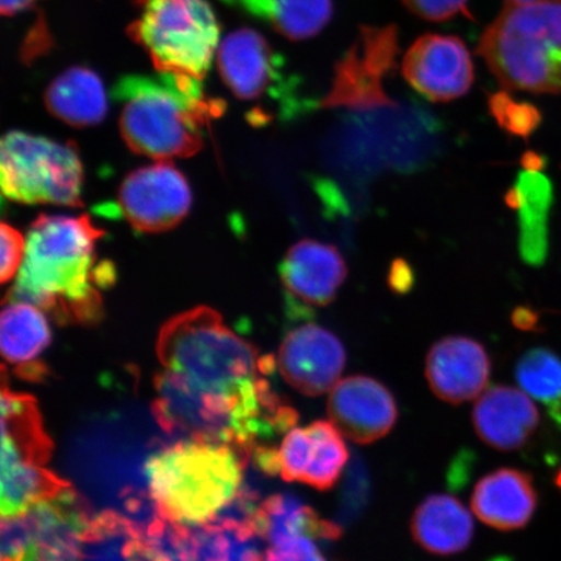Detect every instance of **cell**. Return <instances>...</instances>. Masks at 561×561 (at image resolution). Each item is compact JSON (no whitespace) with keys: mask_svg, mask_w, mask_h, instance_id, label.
<instances>
[{"mask_svg":"<svg viewBox=\"0 0 561 561\" xmlns=\"http://www.w3.org/2000/svg\"><path fill=\"white\" fill-rule=\"evenodd\" d=\"M157 353L164 367L159 390L170 417L201 430L237 424L256 432L262 426L255 382L261 357L219 312L201 306L175 314L161 328Z\"/></svg>","mask_w":561,"mask_h":561,"instance_id":"6da1fadb","label":"cell"},{"mask_svg":"<svg viewBox=\"0 0 561 561\" xmlns=\"http://www.w3.org/2000/svg\"><path fill=\"white\" fill-rule=\"evenodd\" d=\"M104 231L88 216L41 215L26 237L23 265L9 297L50 312L59 322L102 318L100 289L114 283L110 263H96Z\"/></svg>","mask_w":561,"mask_h":561,"instance_id":"7a4b0ae2","label":"cell"},{"mask_svg":"<svg viewBox=\"0 0 561 561\" xmlns=\"http://www.w3.org/2000/svg\"><path fill=\"white\" fill-rule=\"evenodd\" d=\"M122 136L133 152L159 161L195 156L210 121L224 104L209 100L195 77L178 73L130 75L118 80Z\"/></svg>","mask_w":561,"mask_h":561,"instance_id":"3957f363","label":"cell"},{"mask_svg":"<svg viewBox=\"0 0 561 561\" xmlns=\"http://www.w3.org/2000/svg\"><path fill=\"white\" fill-rule=\"evenodd\" d=\"M477 53L507 90L561 93V0L504 7Z\"/></svg>","mask_w":561,"mask_h":561,"instance_id":"277c9868","label":"cell"},{"mask_svg":"<svg viewBox=\"0 0 561 561\" xmlns=\"http://www.w3.org/2000/svg\"><path fill=\"white\" fill-rule=\"evenodd\" d=\"M146 476L153 500L171 520L201 524L240 488L241 465L229 447L186 442L151 456Z\"/></svg>","mask_w":561,"mask_h":561,"instance_id":"5b68a950","label":"cell"},{"mask_svg":"<svg viewBox=\"0 0 561 561\" xmlns=\"http://www.w3.org/2000/svg\"><path fill=\"white\" fill-rule=\"evenodd\" d=\"M129 37L158 72L205 79L219 47L220 26L207 0H136Z\"/></svg>","mask_w":561,"mask_h":561,"instance_id":"8992f818","label":"cell"},{"mask_svg":"<svg viewBox=\"0 0 561 561\" xmlns=\"http://www.w3.org/2000/svg\"><path fill=\"white\" fill-rule=\"evenodd\" d=\"M0 182L7 198L24 205L82 206V163L70 142L7 133L0 147Z\"/></svg>","mask_w":561,"mask_h":561,"instance_id":"52a82bcc","label":"cell"},{"mask_svg":"<svg viewBox=\"0 0 561 561\" xmlns=\"http://www.w3.org/2000/svg\"><path fill=\"white\" fill-rule=\"evenodd\" d=\"M398 53L397 26H362L354 44L336 62L332 89L321 107L354 111L394 107L382 81L394 70Z\"/></svg>","mask_w":561,"mask_h":561,"instance_id":"ba28073f","label":"cell"},{"mask_svg":"<svg viewBox=\"0 0 561 561\" xmlns=\"http://www.w3.org/2000/svg\"><path fill=\"white\" fill-rule=\"evenodd\" d=\"M192 201L185 175L168 161H158L139 168L124 180L117 209L133 228L144 233H161L185 219Z\"/></svg>","mask_w":561,"mask_h":561,"instance_id":"9c48e42d","label":"cell"},{"mask_svg":"<svg viewBox=\"0 0 561 561\" xmlns=\"http://www.w3.org/2000/svg\"><path fill=\"white\" fill-rule=\"evenodd\" d=\"M407 82L432 102L445 103L466 95L474 81L471 54L453 35L425 34L405 53Z\"/></svg>","mask_w":561,"mask_h":561,"instance_id":"30bf717a","label":"cell"},{"mask_svg":"<svg viewBox=\"0 0 561 561\" xmlns=\"http://www.w3.org/2000/svg\"><path fill=\"white\" fill-rule=\"evenodd\" d=\"M346 366V350L328 329L305 324L285 335L278 353L280 375L291 388L308 397L334 389Z\"/></svg>","mask_w":561,"mask_h":561,"instance_id":"8fae6325","label":"cell"},{"mask_svg":"<svg viewBox=\"0 0 561 561\" xmlns=\"http://www.w3.org/2000/svg\"><path fill=\"white\" fill-rule=\"evenodd\" d=\"M328 415L343 436L368 445L388 434L398 419L394 397L386 386L367 376L343 378L328 401Z\"/></svg>","mask_w":561,"mask_h":561,"instance_id":"7c38bea8","label":"cell"},{"mask_svg":"<svg viewBox=\"0 0 561 561\" xmlns=\"http://www.w3.org/2000/svg\"><path fill=\"white\" fill-rule=\"evenodd\" d=\"M217 66L224 82L241 101L256 102L280 93L283 58L255 31L227 35L217 51Z\"/></svg>","mask_w":561,"mask_h":561,"instance_id":"4fadbf2b","label":"cell"},{"mask_svg":"<svg viewBox=\"0 0 561 561\" xmlns=\"http://www.w3.org/2000/svg\"><path fill=\"white\" fill-rule=\"evenodd\" d=\"M491 364L481 343L468 336H446L426 357V378L442 401L460 404L486 389Z\"/></svg>","mask_w":561,"mask_h":561,"instance_id":"5bb4252c","label":"cell"},{"mask_svg":"<svg viewBox=\"0 0 561 561\" xmlns=\"http://www.w3.org/2000/svg\"><path fill=\"white\" fill-rule=\"evenodd\" d=\"M285 289L307 305H331L347 277V265L332 244L304 240L287 251L279 266Z\"/></svg>","mask_w":561,"mask_h":561,"instance_id":"9a60e30c","label":"cell"},{"mask_svg":"<svg viewBox=\"0 0 561 561\" xmlns=\"http://www.w3.org/2000/svg\"><path fill=\"white\" fill-rule=\"evenodd\" d=\"M476 433L490 447L518 450L539 426V412L525 392L510 386H494L479 398L473 409Z\"/></svg>","mask_w":561,"mask_h":561,"instance_id":"2e32d148","label":"cell"},{"mask_svg":"<svg viewBox=\"0 0 561 561\" xmlns=\"http://www.w3.org/2000/svg\"><path fill=\"white\" fill-rule=\"evenodd\" d=\"M471 504L474 515L491 528L516 530L531 520L538 494L530 474L503 468L477 483Z\"/></svg>","mask_w":561,"mask_h":561,"instance_id":"e0dca14e","label":"cell"},{"mask_svg":"<svg viewBox=\"0 0 561 561\" xmlns=\"http://www.w3.org/2000/svg\"><path fill=\"white\" fill-rule=\"evenodd\" d=\"M53 442L45 433L37 404L30 396L2 391V468H42L51 458Z\"/></svg>","mask_w":561,"mask_h":561,"instance_id":"ac0fdd59","label":"cell"},{"mask_svg":"<svg viewBox=\"0 0 561 561\" xmlns=\"http://www.w3.org/2000/svg\"><path fill=\"white\" fill-rule=\"evenodd\" d=\"M507 206L518 213L520 255L525 263L542 265L549 255V216L553 203L551 181L541 171L525 170L506 194Z\"/></svg>","mask_w":561,"mask_h":561,"instance_id":"d6986e66","label":"cell"},{"mask_svg":"<svg viewBox=\"0 0 561 561\" xmlns=\"http://www.w3.org/2000/svg\"><path fill=\"white\" fill-rule=\"evenodd\" d=\"M413 539L427 552L454 556L472 542L474 524L471 512L451 495L427 496L411 522Z\"/></svg>","mask_w":561,"mask_h":561,"instance_id":"ffe728a7","label":"cell"},{"mask_svg":"<svg viewBox=\"0 0 561 561\" xmlns=\"http://www.w3.org/2000/svg\"><path fill=\"white\" fill-rule=\"evenodd\" d=\"M48 112L73 128L101 124L108 112L101 77L87 67H73L56 77L45 93Z\"/></svg>","mask_w":561,"mask_h":561,"instance_id":"44dd1931","label":"cell"},{"mask_svg":"<svg viewBox=\"0 0 561 561\" xmlns=\"http://www.w3.org/2000/svg\"><path fill=\"white\" fill-rule=\"evenodd\" d=\"M236 5L291 41L324 31L334 11L333 0H237Z\"/></svg>","mask_w":561,"mask_h":561,"instance_id":"7402d4cb","label":"cell"},{"mask_svg":"<svg viewBox=\"0 0 561 561\" xmlns=\"http://www.w3.org/2000/svg\"><path fill=\"white\" fill-rule=\"evenodd\" d=\"M0 320V346L7 362L26 366L51 343V329L44 311L20 300H4Z\"/></svg>","mask_w":561,"mask_h":561,"instance_id":"603a6c76","label":"cell"},{"mask_svg":"<svg viewBox=\"0 0 561 561\" xmlns=\"http://www.w3.org/2000/svg\"><path fill=\"white\" fill-rule=\"evenodd\" d=\"M516 380L526 394L541 402L556 424L561 426L560 357L547 348L529 350L517 363Z\"/></svg>","mask_w":561,"mask_h":561,"instance_id":"cb8c5ba5","label":"cell"},{"mask_svg":"<svg viewBox=\"0 0 561 561\" xmlns=\"http://www.w3.org/2000/svg\"><path fill=\"white\" fill-rule=\"evenodd\" d=\"M308 427L311 436L310 465L304 483L320 491L333 489L341 479L348 460V450L342 433L333 423L316 421Z\"/></svg>","mask_w":561,"mask_h":561,"instance_id":"d4e9b609","label":"cell"},{"mask_svg":"<svg viewBox=\"0 0 561 561\" xmlns=\"http://www.w3.org/2000/svg\"><path fill=\"white\" fill-rule=\"evenodd\" d=\"M489 110L497 125L516 137H530L542 123L541 111L528 102L515 101L507 93L491 95Z\"/></svg>","mask_w":561,"mask_h":561,"instance_id":"484cf974","label":"cell"},{"mask_svg":"<svg viewBox=\"0 0 561 561\" xmlns=\"http://www.w3.org/2000/svg\"><path fill=\"white\" fill-rule=\"evenodd\" d=\"M311 436L308 427L293 430L280 446V477L287 482H304L310 465Z\"/></svg>","mask_w":561,"mask_h":561,"instance_id":"4316f807","label":"cell"},{"mask_svg":"<svg viewBox=\"0 0 561 561\" xmlns=\"http://www.w3.org/2000/svg\"><path fill=\"white\" fill-rule=\"evenodd\" d=\"M0 242H2V264H0V280L3 284L15 278L23 265L26 240L15 228L2 224L0 228Z\"/></svg>","mask_w":561,"mask_h":561,"instance_id":"83f0119b","label":"cell"},{"mask_svg":"<svg viewBox=\"0 0 561 561\" xmlns=\"http://www.w3.org/2000/svg\"><path fill=\"white\" fill-rule=\"evenodd\" d=\"M403 4L420 19L442 23L455 16H469L468 0H402Z\"/></svg>","mask_w":561,"mask_h":561,"instance_id":"f1b7e54d","label":"cell"},{"mask_svg":"<svg viewBox=\"0 0 561 561\" xmlns=\"http://www.w3.org/2000/svg\"><path fill=\"white\" fill-rule=\"evenodd\" d=\"M266 561H327L310 537H296L275 545L266 552Z\"/></svg>","mask_w":561,"mask_h":561,"instance_id":"f546056e","label":"cell"},{"mask_svg":"<svg viewBox=\"0 0 561 561\" xmlns=\"http://www.w3.org/2000/svg\"><path fill=\"white\" fill-rule=\"evenodd\" d=\"M413 284H415V275L410 264L403 259L392 262L389 273L390 289L397 294H405L412 289Z\"/></svg>","mask_w":561,"mask_h":561,"instance_id":"4dcf8cb0","label":"cell"},{"mask_svg":"<svg viewBox=\"0 0 561 561\" xmlns=\"http://www.w3.org/2000/svg\"><path fill=\"white\" fill-rule=\"evenodd\" d=\"M256 461L259 467H261L266 474L275 476L280 473L279 453L271 450V448H259L256 451Z\"/></svg>","mask_w":561,"mask_h":561,"instance_id":"1f68e13d","label":"cell"},{"mask_svg":"<svg viewBox=\"0 0 561 561\" xmlns=\"http://www.w3.org/2000/svg\"><path fill=\"white\" fill-rule=\"evenodd\" d=\"M512 321L522 331H533L538 324V316L529 308L520 307L512 314Z\"/></svg>","mask_w":561,"mask_h":561,"instance_id":"d6a6232c","label":"cell"},{"mask_svg":"<svg viewBox=\"0 0 561 561\" xmlns=\"http://www.w3.org/2000/svg\"><path fill=\"white\" fill-rule=\"evenodd\" d=\"M37 2V0H2V4H0V10H2L3 15L13 16L19 12L26 11L31 9V7Z\"/></svg>","mask_w":561,"mask_h":561,"instance_id":"836d02e7","label":"cell"},{"mask_svg":"<svg viewBox=\"0 0 561 561\" xmlns=\"http://www.w3.org/2000/svg\"><path fill=\"white\" fill-rule=\"evenodd\" d=\"M522 164L528 171H542L546 164L545 158L537 152L528 151L524 153Z\"/></svg>","mask_w":561,"mask_h":561,"instance_id":"e575fe53","label":"cell"},{"mask_svg":"<svg viewBox=\"0 0 561 561\" xmlns=\"http://www.w3.org/2000/svg\"><path fill=\"white\" fill-rule=\"evenodd\" d=\"M536 2H542V0H507V3L510 4H526Z\"/></svg>","mask_w":561,"mask_h":561,"instance_id":"d590c367","label":"cell"},{"mask_svg":"<svg viewBox=\"0 0 561 561\" xmlns=\"http://www.w3.org/2000/svg\"><path fill=\"white\" fill-rule=\"evenodd\" d=\"M557 485L561 490V469H560V471L557 474Z\"/></svg>","mask_w":561,"mask_h":561,"instance_id":"8d00e7d4","label":"cell"},{"mask_svg":"<svg viewBox=\"0 0 561 561\" xmlns=\"http://www.w3.org/2000/svg\"><path fill=\"white\" fill-rule=\"evenodd\" d=\"M222 2H226V3H228V4H233V5H236L237 0H222Z\"/></svg>","mask_w":561,"mask_h":561,"instance_id":"74e56055","label":"cell"}]
</instances>
